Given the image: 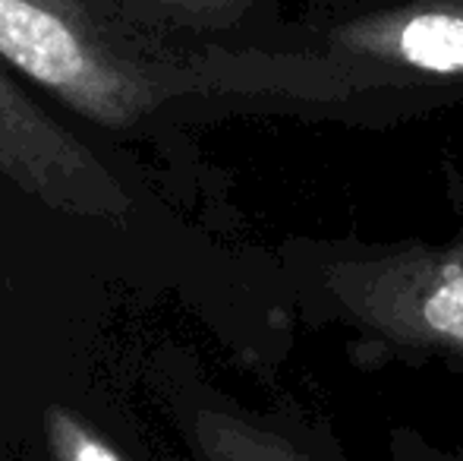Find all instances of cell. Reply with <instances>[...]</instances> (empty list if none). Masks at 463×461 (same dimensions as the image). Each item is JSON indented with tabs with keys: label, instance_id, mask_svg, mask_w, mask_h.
Segmentation results:
<instances>
[{
	"label": "cell",
	"instance_id": "obj_1",
	"mask_svg": "<svg viewBox=\"0 0 463 461\" xmlns=\"http://www.w3.org/2000/svg\"><path fill=\"white\" fill-rule=\"evenodd\" d=\"M322 297L388 357L463 363V234L441 246L403 244L325 259Z\"/></svg>",
	"mask_w": 463,
	"mask_h": 461
},
{
	"label": "cell",
	"instance_id": "obj_2",
	"mask_svg": "<svg viewBox=\"0 0 463 461\" xmlns=\"http://www.w3.org/2000/svg\"><path fill=\"white\" fill-rule=\"evenodd\" d=\"M0 61L104 130L136 127L171 92L165 76L114 51L104 32L32 0H0Z\"/></svg>",
	"mask_w": 463,
	"mask_h": 461
},
{
	"label": "cell",
	"instance_id": "obj_3",
	"mask_svg": "<svg viewBox=\"0 0 463 461\" xmlns=\"http://www.w3.org/2000/svg\"><path fill=\"white\" fill-rule=\"evenodd\" d=\"M0 174L63 216L120 222L133 197L101 158L0 67Z\"/></svg>",
	"mask_w": 463,
	"mask_h": 461
},
{
	"label": "cell",
	"instance_id": "obj_4",
	"mask_svg": "<svg viewBox=\"0 0 463 461\" xmlns=\"http://www.w3.org/2000/svg\"><path fill=\"white\" fill-rule=\"evenodd\" d=\"M341 63L413 80L463 82V0H403L325 29Z\"/></svg>",
	"mask_w": 463,
	"mask_h": 461
},
{
	"label": "cell",
	"instance_id": "obj_5",
	"mask_svg": "<svg viewBox=\"0 0 463 461\" xmlns=\"http://www.w3.org/2000/svg\"><path fill=\"white\" fill-rule=\"evenodd\" d=\"M195 446L205 461H318L280 433L227 411L195 414Z\"/></svg>",
	"mask_w": 463,
	"mask_h": 461
},
{
	"label": "cell",
	"instance_id": "obj_6",
	"mask_svg": "<svg viewBox=\"0 0 463 461\" xmlns=\"http://www.w3.org/2000/svg\"><path fill=\"white\" fill-rule=\"evenodd\" d=\"M32 4H42V6H48V10L61 13V16L80 23L82 29L101 32V23H98V16H95L92 6H89V0H32Z\"/></svg>",
	"mask_w": 463,
	"mask_h": 461
},
{
	"label": "cell",
	"instance_id": "obj_7",
	"mask_svg": "<svg viewBox=\"0 0 463 461\" xmlns=\"http://www.w3.org/2000/svg\"><path fill=\"white\" fill-rule=\"evenodd\" d=\"M152 4L177 6V10L186 13H227V10H237V6L256 4V0H152Z\"/></svg>",
	"mask_w": 463,
	"mask_h": 461
}]
</instances>
